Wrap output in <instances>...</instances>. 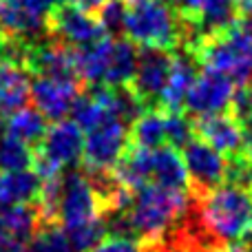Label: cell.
<instances>
[{
	"label": "cell",
	"instance_id": "obj_1",
	"mask_svg": "<svg viewBox=\"0 0 252 252\" xmlns=\"http://www.w3.org/2000/svg\"><path fill=\"white\" fill-rule=\"evenodd\" d=\"M192 60L204 69L228 75L237 87H246L252 78V35L241 25L215 33L197 35L184 44Z\"/></svg>",
	"mask_w": 252,
	"mask_h": 252
},
{
	"label": "cell",
	"instance_id": "obj_2",
	"mask_svg": "<svg viewBox=\"0 0 252 252\" xmlns=\"http://www.w3.org/2000/svg\"><path fill=\"white\" fill-rule=\"evenodd\" d=\"M122 35L135 47L164 51H177L186 42V31L177 9L159 0H128Z\"/></svg>",
	"mask_w": 252,
	"mask_h": 252
},
{
	"label": "cell",
	"instance_id": "obj_3",
	"mask_svg": "<svg viewBox=\"0 0 252 252\" xmlns=\"http://www.w3.org/2000/svg\"><path fill=\"white\" fill-rule=\"evenodd\" d=\"M197 204L206 226L223 241H241L252 237L250 190L239 184L223 182L199 197L188 195Z\"/></svg>",
	"mask_w": 252,
	"mask_h": 252
},
{
	"label": "cell",
	"instance_id": "obj_4",
	"mask_svg": "<svg viewBox=\"0 0 252 252\" xmlns=\"http://www.w3.org/2000/svg\"><path fill=\"white\" fill-rule=\"evenodd\" d=\"M186 204L188 192L170 190L148 182L133 190L124 215L135 239H157L177 221L186 210Z\"/></svg>",
	"mask_w": 252,
	"mask_h": 252
},
{
	"label": "cell",
	"instance_id": "obj_5",
	"mask_svg": "<svg viewBox=\"0 0 252 252\" xmlns=\"http://www.w3.org/2000/svg\"><path fill=\"white\" fill-rule=\"evenodd\" d=\"M84 130L71 118L56 120L47 126L40 144L33 148L35 161L33 170L40 177H49L60 170L75 168L82 159Z\"/></svg>",
	"mask_w": 252,
	"mask_h": 252
},
{
	"label": "cell",
	"instance_id": "obj_6",
	"mask_svg": "<svg viewBox=\"0 0 252 252\" xmlns=\"http://www.w3.org/2000/svg\"><path fill=\"white\" fill-rule=\"evenodd\" d=\"M44 33L75 49L109 35L95 13L75 7L71 0H56L49 4L44 16Z\"/></svg>",
	"mask_w": 252,
	"mask_h": 252
},
{
	"label": "cell",
	"instance_id": "obj_7",
	"mask_svg": "<svg viewBox=\"0 0 252 252\" xmlns=\"http://www.w3.org/2000/svg\"><path fill=\"white\" fill-rule=\"evenodd\" d=\"M179 153L188 173V195L199 197L226 182L228 159L201 137L192 135Z\"/></svg>",
	"mask_w": 252,
	"mask_h": 252
},
{
	"label": "cell",
	"instance_id": "obj_8",
	"mask_svg": "<svg viewBox=\"0 0 252 252\" xmlns=\"http://www.w3.org/2000/svg\"><path fill=\"white\" fill-rule=\"evenodd\" d=\"M128 146V124L120 118H106L84 133L82 164L84 170H111Z\"/></svg>",
	"mask_w": 252,
	"mask_h": 252
},
{
	"label": "cell",
	"instance_id": "obj_9",
	"mask_svg": "<svg viewBox=\"0 0 252 252\" xmlns=\"http://www.w3.org/2000/svg\"><path fill=\"white\" fill-rule=\"evenodd\" d=\"M100 217V206L84 170L73 168L69 173H62L60 199H58V223L62 230L84 226Z\"/></svg>",
	"mask_w": 252,
	"mask_h": 252
},
{
	"label": "cell",
	"instance_id": "obj_10",
	"mask_svg": "<svg viewBox=\"0 0 252 252\" xmlns=\"http://www.w3.org/2000/svg\"><path fill=\"white\" fill-rule=\"evenodd\" d=\"M235 89L237 84L228 75L201 66V71H197L195 80L184 97V113L190 118H199V115L228 111Z\"/></svg>",
	"mask_w": 252,
	"mask_h": 252
},
{
	"label": "cell",
	"instance_id": "obj_11",
	"mask_svg": "<svg viewBox=\"0 0 252 252\" xmlns=\"http://www.w3.org/2000/svg\"><path fill=\"white\" fill-rule=\"evenodd\" d=\"M170 62H173V51L137 47V64H135V73L128 82V89L142 102L144 109L157 106L170 73Z\"/></svg>",
	"mask_w": 252,
	"mask_h": 252
},
{
	"label": "cell",
	"instance_id": "obj_12",
	"mask_svg": "<svg viewBox=\"0 0 252 252\" xmlns=\"http://www.w3.org/2000/svg\"><path fill=\"white\" fill-rule=\"evenodd\" d=\"M190 120H192V133L204 139L206 144H210L215 151H219L226 159L244 153L246 130L230 111L199 115V118H190Z\"/></svg>",
	"mask_w": 252,
	"mask_h": 252
},
{
	"label": "cell",
	"instance_id": "obj_13",
	"mask_svg": "<svg viewBox=\"0 0 252 252\" xmlns=\"http://www.w3.org/2000/svg\"><path fill=\"white\" fill-rule=\"evenodd\" d=\"M51 0H2L0 31L16 40H35L44 31V16Z\"/></svg>",
	"mask_w": 252,
	"mask_h": 252
},
{
	"label": "cell",
	"instance_id": "obj_14",
	"mask_svg": "<svg viewBox=\"0 0 252 252\" xmlns=\"http://www.w3.org/2000/svg\"><path fill=\"white\" fill-rule=\"evenodd\" d=\"M82 84L75 80H62V78H33L29 82V100L33 106L49 120L56 122L69 115L75 97L82 93Z\"/></svg>",
	"mask_w": 252,
	"mask_h": 252
},
{
	"label": "cell",
	"instance_id": "obj_15",
	"mask_svg": "<svg viewBox=\"0 0 252 252\" xmlns=\"http://www.w3.org/2000/svg\"><path fill=\"white\" fill-rule=\"evenodd\" d=\"M197 62L192 56L182 47V51H173V62H170V73L164 84V91L159 95L157 109L166 111H184V97L190 89L192 80L197 75Z\"/></svg>",
	"mask_w": 252,
	"mask_h": 252
},
{
	"label": "cell",
	"instance_id": "obj_16",
	"mask_svg": "<svg viewBox=\"0 0 252 252\" xmlns=\"http://www.w3.org/2000/svg\"><path fill=\"white\" fill-rule=\"evenodd\" d=\"M151 182L170 190L188 192V173L179 148L170 144L151 148Z\"/></svg>",
	"mask_w": 252,
	"mask_h": 252
},
{
	"label": "cell",
	"instance_id": "obj_17",
	"mask_svg": "<svg viewBox=\"0 0 252 252\" xmlns=\"http://www.w3.org/2000/svg\"><path fill=\"white\" fill-rule=\"evenodd\" d=\"M29 102V73L18 62L0 60V130L11 111Z\"/></svg>",
	"mask_w": 252,
	"mask_h": 252
},
{
	"label": "cell",
	"instance_id": "obj_18",
	"mask_svg": "<svg viewBox=\"0 0 252 252\" xmlns=\"http://www.w3.org/2000/svg\"><path fill=\"white\" fill-rule=\"evenodd\" d=\"M42 188V177L33 168L0 170V206L35 204Z\"/></svg>",
	"mask_w": 252,
	"mask_h": 252
},
{
	"label": "cell",
	"instance_id": "obj_19",
	"mask_svg": "<svg viewBox=\"0 0 252 252\" xmlns=\"http://www.w3.org/2000/svg\"><path fill=\"white\" fill-rule=\"evenodd\" d=\"M135 64H137V47L124 35H113L102 84H106V87H128L130 78L135 73Z\"/></svg>",
	"mask_w": 252,
	"mask_h": 252
},
{
	"label": "cell",
	"instance_id": "obj_20",
	"mask_svg": "<svg viewBox=\"0 0 252 252\" xmlns=\"http://www.w3.org/2000/svg\"><path fill=\"white\" fill-rule=\"evenodd\" d=\"M49 126V120L40 113L35 106H20V109L11 111V113L4 118L2 130L13 137H18L20 142L29 144L31 148H35L42 139L44 130Z\"/></svg>",
	"mask_w": 252,
	"mask_h": 252
},
{
	"label": "cell",
	"instance_id": "obj_21",
	"mask_svg": "<svg viewBox=\"0 0 252 252\" xmlns=\"http://www.w3.org/2000/svg\"><path fill=\"white\" fill-rule=\"evenodd\" d=\"M128 142L144 148H157L166 144V126H164V111L151 106L144 109L133 122L128 124Z\"/></svg>",
	"mask_w": 252,
	"mask_h": 252
},
{
	"label": "cell",
	"instance_id": "obj_22",
	"mask_svg": "<svg viewBox=\"0 0 252 252\" xmlns=\"http://www.w3.org/2000/svg\"><path fill=\"white\" fill-rule=\"evenodd\" d=\"M40 223L38 208L33 204H13L0 206V235H9L25 241L33 235Z\"/></svg>",
	"mask_w": 252,
	"mask_h": 252
},
{
	"label": "cell",
	"instance_id": "obj_23",
	"mask_svg": "<svg viewBox=\"0 0 252 252\" xmlns=\"http://www.w3.org/2000/svg\"><path fill=\"white\" fill-rule=\"evenodd\" d=\"M27 252H73V248L58 221H40L27 239Z\"/></svg>",
	"mask_w": 252,
	"mask_h": 252
},
{
	"label": "cell",
	"instance_id": "obj_24",
	"mask_svg": "<svg viewBox=\"0 0 252 252\" xmlns=\"http://www.w3.org/2000/svg\"><path fill=\"white\" fill-rule=\"evenodd\" d=\"M35 151L29 144L0 130V170H25L33 168Z\"/></svg>",
	"mask_w": 252,
	"mask_h": 252
},
{
	"label": "cell",
	"instance_id": "obj_25",
	"mask_svg": "<svg viewBox=\"0 0 252 252\" xmlns=\"http://www.w3.org/2000/svg\"><path fill=\"white\" fill-rule=\"evenodd\" d=\"M124 13H126V0H104V4L97 11L102 27L109 35H122L124 25Z\"/></svg>",
	"mask_w": 252,
	"mask_h": 252
},
{
	"label": "cell",
	"instance_id": "obj_26",
	"mask_svg": "<svg viewBox=\"0 0 252 252\" xmlns=\"http://www.w3.org/2000/svg\"><path fill=\"white\" fill-rule=\"evenodd\" d=\"M87 252H142V244H139V239H133V237L104 235Z\"/></svg>",
	"mask_w": 252,
	"mask_h": 252
},
{
	"label": "cell",
	"instance_id": "obj_27",
	"mask_svg": "<svg viewBox=\"0 0 252 252\" xmlns=\"http://www.w3.org/2000/svg\"><path fill=\"white\" fill-rule=\"evenodd\" d=\"M0 252H27V244L16 237L0 235Z\"/></svg>",
	"mask_w": 252,
	"mask_h": 252
},
{
	"label": "cell",
	"instance_id": "obj_28",
	"mask_svg": "<svg viewBox=\"0 0 252 252\" xmlns=\"http://www.w3.org/2000/svg\"><path fill=\"white\" fill-rule=\"evenodd\" d=\"M71 2H73L75 7L84 9V11L95 13V16H97V11H100V7L104 4V0H71Z\"/></svg>",
	"mask_w": 252,
	"mask_h": 252
},
{
	"label": "cell",
	"instance_id": "obj_29",
	"mask_svg": "<svg viewBox=\"0 0 252 252\" xmlns=\"http://www.w3.org/2000/svg\"><path fill=\"white\" fill-rule=\"evenodd\" d=\"M239 25L246 29V33H250V35H252V9H248L246 13H241Z\"/></svg>",
	"mask_w": 252,
	"mask_h": 252
},
{
	"label": "cell",
	"instance_id": "obj_30",
	"mask_svg": "<svg viewBox=\"0 0 252 252\" xmlns=\"http://www.w3.org/2000/svg\"><path fill=\"white\" fill-rule=\"evenodd\" d=\"M237 4H239L241 13H246L248 9H252V0H237Z\"/></svg>",
	"mask_w": 252,
	"mask_h": 252
},
{
	"label": "cell",
	"instance_id": "obj_31",
	"mask_svg": "<svg viewBox=\"0 0 252 252\" xmlns=\"http://www.w3.org/2000/svg\"><path fill=\"white\" fill-rule=\"evenodd\" d=\"M248 252H252V237L248 239Z\"/></svg>",
	"mask_w": 252,
	"mask_h": 252
},
{
	"label": "cell",
	"instance_id": "obj_32",
	"mask_svg": "<svg viewBox=\"0 0 252 252\" xmlns=\"http://www.w3.org/2000/svg\"><path fill=\"white\" fill-rule=\"evenodd\" d=\"M248 190H250V208H252V186L248 188Z\"/></svg>",
	"mask_w": 252,
	"mask_h": 252
},
{
	"label": "cell",
	"instance_id": "obj_33",
	"mask_svg": "<svg viewBox=\"0 0 252 252\" xmlns=\"http://www.w3.org/2000/svg\"><path fill=\"white\" fill-rule=\"evenodd\" d=\"M126 2H128V0H126ZM159 2H175V0H159Z\"/></svg>",
	"mask_w": 252,
	"mask_h": 252
},
{
	"label": "cell",
	"instance_id": "obj_34",
	"mask_svg": "<svg viewBox=\"0 0 252 252\" xmlns=\"http://www.w3.org/2000/svg\"><path fill=\"white\" fill-rule=\"evenodd\" d=\"M2 38H4V33H2V31H0V44H2Z\"/></svg>",
	"mask_w": 252,
	"mask_h": 252
},
{
	"label": "cell",
	"instance_id": "obj_35",
	"mask_svg": "<svg viewBox=\"0 0 252 252\" xmlns=\"http://www.w3.org/2000/svg\"><path fill=\"white\" fill-rule=\"evenodd\" d=\"M0 4H2V0H0Z\"/></svg>",
	"mask_w": 252,
	"mask_h": 252
}]
</instances>
